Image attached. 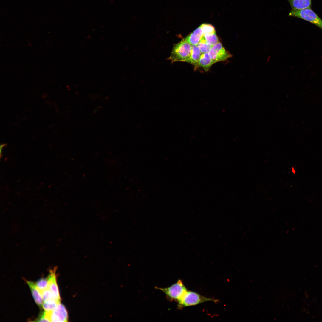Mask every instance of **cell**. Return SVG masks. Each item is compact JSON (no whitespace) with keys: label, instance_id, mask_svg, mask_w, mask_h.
I'll use <instances>...</instances> for the list:
<instances>
[{"label":"cell","instance_id":"16","mask_svg":"<svg viewBox=\"0 0 322 322\" xmlns=\"http://www.w3.org/2000/svg\"><path fill=\"white\" fill-rule=\"evenodd\" d=\"M36 286L40 292L48 288V279L47 278H42L38 280L35 283Z\"/></svg>","mask_w":322,"mask_h":322},{"label":"cell","instance_id":"9","mask_svg":"<svg viewBox=\"0 0 322 322\" xmlns=\"http://www.w3.org/2000/svg\"><path fill=\"white\" fill-rule=\"evenodd\" d=\"M25 281L28 285L34 300L36 304L40 307H42L43 304V300L41 294L35 284L33 282L25 280Z\"/></svg>","mask_w":322,"mask_h":322},{"label":"cell","instance_id":"20","mask_svg":"<svg viewBox=\"0 0 322 322\" xmlns=\"http://www.w3.org/2000/svg\"><path fill=\"white\" fill-rule=\"evenodd\" d=\"M6 145V144H2L0 145V157L1 158V155H1V151H2V149H3V148L4 146H5Z\"/></svg>","mask_w":322,"mask_h":322},{"label":"cell","instance_id":"11","mask_svg":"<svg viewBox=\"0 0 322 322\" xmlns=\"http://www.w3.org/2000/svg\"><path fill=\"white\" fill-rule=\"evenodd\" d=\"M290 4L291 10H301L311 8L312 0H287Z\"/></svg>","mask_w":322,"mask_h":322},{"label":"cell","instance_id":"12","mask_svg":"<svg viewBox=\"0 0 322 322\" xmlns=\"http://www.w3.org/2000/svg\"><path fill=\"white\" fill-rule=\"evenodd\" d=\"M201 53L197 45H191V49L189 63L194 66L195 69H196L197 67Z\"/></svg>","mask_w":322,"mask_h":322},{"label":"cell","instance_id":"3","mask_svg":"<svg viewBox=\"0 0 322 322\" xmlns=\"http://www.w3.org/2000/svg\"><path fill=\"white\" fill-rule=\"evenodd\" d=\"M289 16L299 18L315 24L322 29V20L311 8L291 10Z\"/></svg>","mask_w":322,"mask_h":322},{"label":"cell","instance_id":"13","mask_svg":"<svg viewBox=\"0 0 322 322\" xmlns=\"http://www.w3.org/2000/svg\"><path fill=\"white\" fill-rule=\"evenodd\" d=\"M59 303L55 299L49 300L44 302L42 307L45 311L51 312L55 309Z\"/></svg>","mask_w":322,"mask_h":322},{"label":"cell","instance_id":"7","mask_svg":"<svg viewBox=\"0 0 322 322\" xmlns=\"http://www.w3.org/2000/svg\"><path fill=\"white\" fill-rule=\"evenodd\" d=\"M67 311L61 303L58 304L55 309L50 313V319L52 322H65L67 320Z\"/></svg>","mask_w":322,"mask_h":322},{"label":"cell","instance_id":"8","mask_svg":"<svg viewBox=\"0 0 322 322\" xmlns=\"http://www.w3.org/2000/svg\"><path fill=\"white\" fill-rule=\"evenodd\" d=\"M203 36L202 30L199 26L184 39L191 45H197Z\"/></svg>","mask_w":322,"mask_h":322},{"label":"cell","instance_id":"17","mask_svg":"<svg viewBox=\"0 0 322 322\" xmlns=\"http://www.w3.org/2000/svg\"><path fill=\"white\" fill-rule=\"evenodd\" d=\"M199 26L202 30L203 35L206 34H210L216 32L214 27L211 24L203 23Z\"/></svg>","mask_w":322,"mask_h":322},{"label":"cell","instance_id":"18","mask_svg":"<svg viewBox=\"0 0 322 322\" xmlns=\"http://www.w3.org/2000/svg\"><path fill=\"white\" fill-rule=\"evenodd\" d=\"M40 292L41 294L44 302L49 300H55V297L52 292L48 288L43 290Z\"/></svg>","mask_w":322,"mask_h":322},{"label":"cell","instance_id":"1","mask_svg":"<svg viewBox=\"0 0 322 322\" xmlns=\"http://www.w3.org/2000/svg\"><path fill=\"white\" fill-rule=\"evenodd\" d=\"M191 49V45L184 38L173 46L168 59L171 63L183 62L189 63Z\"/></svg>","mask_w":322,"mask_h":322},{"label":"cell","instance_id":"6","mask_svg":"<svg viewBox=\"0 0 322 322\" xmlns=\"http://www.w3.org/2000/svg\"><path fill=\"white\" fill-rule=\"evenodd\" d=\"M55 267L50 270L49 274L47 277L48 279V288L50 290L53 294L55 300L59 303H60L61 298L59 294L58 287L56 280V270Z\"/></svg>","mask_w":322,"mask_h":322},{"label":"cell","instance_id":"14","mask_svg":"<svg viewBox=\"0 0 322 322\" xmlns=\"http://www.w3.org/2000/svg\"><path fill=\"white\" fill-rule=\"evenodd\" d=\"M203 36L207 43L211 47L219 42L216 32L210 34H204Z\"/></svg>","mask_w":322,"mask_h":322},{"label":"cell","instance_id":"15","mask_svg":"<svg viewBox=\"0 0 322 322\" xmlns=\"http://www.w3.org/2000/svg\"><path fill=\"white\" fill-rule=\"evenodd\" d=\"M197 46L202 54L208 53L211 47L207 43L204 36L201 38Z\"/></svg>","mask_w":322,"mask_h":322},{"label":"cell","instance_id":"5","mask_svg":"<svg viewBox=\"0 0 322 322\" xmlns=\"http://www.w3.org/2000/svg\"><path fill=\"white\" fill-rule=\"evenodd\" d=\"M208 54L214 63L225 61L233 56L229 52L225 49L219 41L211 47Z\"/></svg>","mask_w":322,"mask_h":322},{"label":"cell","instance_id":"10","mask_svg":"<svg viewBox=\"0 0 322 322\" xmlns=\"http://www.w3.org/2000/svg\"><path fill=\"white\" fill-rule=\"evenodd\" d=\"M214 63L213 61L210 57L208 53H202L195 69L199 67H200L205 71H207Z\"/></svg>","mask_w":322,"mask_h":322},{"label":"cell","instance_id":"4","mask_svg":"<svg viewBox=\"0 0 322 322\" xmlns=\"http://www.w3.org/2000/svg\"><path fill=\"white\" fill-rule=\"evenodd\" d=\"M157 288L162 291L169 299L178 302L182 298L188 291L180 280H179L176 283L168 287Z\"/></svg>","mask_w":322,"mask_h":322},{"label":"cell","instance_id":"2","mask_svg":"<svg viewBox=\"0 0 322 322\" xmlns=\"http://www.w3.org/2000/svg\"><path fill=\"white\" fill-rule=\"evenodd\" d=\"M208 301H217L211 298H208L191 291H187L182 298L178 301L179 308L196 305Z\"/></svg>","mask_w":322,"mask_h":322},{"label":"cell","instance_id":"19","mask_svg":"<svg viewBox=\"0 0 322 322\" xmlns=\"http://www.w3.org/2000/svg\"><path fill=\"white\" fill-rule=\"evenodd\" d=\"M51 312H48L45 311L40 314L38 317L35 321H50V315Z\"/></svg>","mask_w":322,"mask_h":322}]
</instances>
